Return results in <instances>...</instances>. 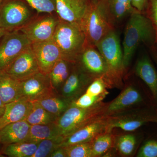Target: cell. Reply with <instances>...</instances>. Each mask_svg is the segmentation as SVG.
Returning <instances> with one entry per match:
<instances>
[{"mask_svg": "<svg viewBox=\"0 0 157 157\" xmlns=\"http://www.w3.org/2000/svg\"><path fill=\"white\" fill-rule=\"evenodd\" d=\"M144 13L136 11L130 15L125 30L123 52L124 67L126 70L139 45L149 47L155 45L156 34L151 20Z\"/></svg>", "mask_w": 157, "mask_h": 157, "instance_id": "cell-1", "label": "cell"}, {"mask_svg": "<svg viewBox=\"0 0 157 157\" xmlns=\"http://www.w3.org/2000/svg\"><path fill=\"white\" fill-rule=\"evenodd\" d=\"M114 22L106 0H91L81 24L88 45L96 47L101 39L114 30Z\"/></svg>", "mask_w": 157, "mask_h": 157, "instance_id": "cell-2", "label": "cell"}, {"mask_svg": "<svg viewBox=\"0 0 157 157\" xmlns=\"http://www.w3.org/2000/svg\"><path fill=\"white\" fill-rule=\"evenodd\" d=\"M52 39L59 48L62 59L72 64L77 63L88 45L81 26L60 19Z\"/></svg>", "mask_w": 157, "mask_h": 157, "instance_id": "cell-3", "label": "cell"}, {"mask_svg": "<svg viewBox=\"0 0 157 157\" xmlns=\"http://www.w3.org/2000/svg\"><path fill=\"white\" fill-rule=\"evenodd\" d=\"M104 58L108 70L109 87H121L126 71L123 63V52L118 35L114 30L109 32L96 45Z\"/></svg>", "mask_w": 157, "mask_h": 157, "instance_id": "cell-4", "label": "cell"}, {"mask_svg": "<svg viewBox=\"0 0 157 157\" xmlns=\"http://www.w3.org/2000/svg\"><path fill=\"white\" fill-rule=\"evenodd\" d=\"M107 104L101 102L86 108L70 105L56 121L60 135L67 137L80 128L106 116Z\"/></svg>", "mask_w": 157, "mask_h": 157, "instance_id": "cell-5", "label": "cell"}, {"mask_svg": "<svg viewBox=\"0 0 157 157\" xmlns=\"http://www.w3.org/2000/svg\"><path fill=\"white\" fill-rule=\"evenodd\" d=\"M157 123V108L155 106L139 107L109 116V129L121 128L134 132L148 123Z\"/></svg>", "mask_w": 157, "mask_h": 157, "instance_id": "cell-6", "label": "cell"}, {"mask_svg": "<svg viewBox=\"0 0 157 157\" xmlns=\"http://www.w3.org/2000/svg\"><path fill=\"white\" fill-rule=\"evenodd\" d=\"M31 7L23 0H6L0 4V29L6 32L18 30L32 18Z\"/></svg>", "mask_w": 157, "mask_h": 157, "instance_id": "cell-7", "label": "cell"}, {"mask_svg": "<svg viewBox=\"0 0 157 157\" xmlns=\"http://www.w3.org/2000/svg\"><path fill=\"white\" fill-rule=\"evenodd\" d=\"M155 106L151 96L138 88L128 85L124 88L115 99L108 103L105 115H113L135 108Z\"/></svg>", "mask_w": 157, "mask_h": 157, "instance_id": "cell-8", "label": "cell"}, {"mask_svg": "<svg viewBox=\"0 0 157 157\" xmlns=\"http://www.w3.org/2000/svg\"><path fill=\"white\" fill-rule=\"evenodd\" d=\"M31 44L26 36L19 30L6 33L0 41V72L6 70Z\"/></svg>", "mask_w": 157, "mask_h": 157, "instance_id": "cell-9", "label": "cell"}, {"mask_svg": "<svg viewBox=\"0 0 157 157\" xmlns=\"http://www.w3.org/2000/svg\"><path fill=\"white\" fill-rule=\"evenodd\" d=\"M59 22V18L53 14L33 17L26 24L19 29L31 43L42 42L52 39Z\"/></svg>", "mask_w": 157, "mask_h": 157, "instance_id": "cell-10", "label": "cell"}, {"mask_svg": "<svg viewBox=\"0 0 157 157\" xmlns=\"http://www.w3.org/2000/svg\"><path fill=\"white\" fill-rule=\"evenodd\" d=\"M21 96L32 102L56 94L48 75L41 72L20 81Z\"/></svg>", "mask_w": 157, "mask_h": 157, "instance_id": "cell-11", "label": "cell"}, {"mask_svg": "<svg viewBox=\"0 0 157 157\" xmlns=\"http://www.w3.org/2000/svg\"><path fill=\"white\" fill-rule=\"evenodd\" d=\"M31 47L36 59L39 71L48 75L54 65L62 59L59 48L52 39L31 44Z\"/></svg>", "mask_w": 157, "mask_h": 157, "instance_id": "cell-12", "label": "cell"}, {"mask_svg": "<svg viewBox=\"0 0 157 157\" xmlns=\"http://www.w3.org/2000/svg\"><path fill=\"white\" fill-rule=\"evenodd\" d=\"M3 72L20 81L40 72L31 45L14 59Z\"/></svg>", "mask_w": 157, "mask_h": 157, "instance_id": "cell-13", "label": "cell"}, {"mask_svg": "<svg viewBox=\"0 0 157 157\" xmlns=\"http://www.w3.org/2000/svg\"><path fill=\"white\" fill-rule=\"evenodd\" d=\"M109 116H104L78 129L71 135L65 137L60 147L92 141L96 137L102 133L109 132Z\"/></svg>", "mask_w": 157, "mask_h": 157, "instance_id": "cell-14", "label": "cell"}, {"mask_svg": "<svg viewBox=\"0 0 157 157\" xmlns=\"http://www.w3.org/2000/svg\"><path fill=\"white\" fill-rule=\"evenodd\" d=\"M80 66H75L62 88V97L75 101L95 79Z\"/></svg>", "mask_w": 157, "mask_h": 157, "instance_id": "cell-15", "label": "cell"}, {"mask_svg": "<svg viewBox=\"0 0 157 157\" xmlns=\"http://www.w3.org/2000/svg\"><path fill=\"white\" fill-rule=\"evenodd\" d=\"M80 66L90 75L94 77H103L109 87L108 70L105 60L97 48L87 45L78 58Z\"/></svg>", "mask_w": 157, "mask_h": 157, "instance_id": "cell-16", "label": "cell"}, {"mask_svg": "<svg viewBox=\"0 0 157 157\" xmlns=\"http://www.w3.org/2000/svg\"><path fill=\"white\" fill-rule=\"evenodd\" d=\"M91 0H55L59 19L81 26Z\"/></svg>", "mask_w": 157, "mask_h": 157, "instance_id": "cell-17", "label": "cell"}, {"mask_svg": "<svg viewBox=\"0 0 157 157\" xmlns=\"http://www.w3.org/2000/svg\"><path fill=\"white\" fill-rule=\"evenodd\" d=\"M136 75L147 86L155 107L157 108V70L147 54L142 55L135 67Z\"/></svg>", "mask_w": 157, "mask_h": 157, "instance_id": "cell-18", "label": "cell"}, {"mask_svg": "<svg viewBox=\"0 0 157 157\" xmlns=\"http://www.w3.org/2000/svg\"><path fill=\"white\" fill-rule=\"evenodd\" d=\"M33 104V102L23 97L6 104L5 112L0 119V130L9 124L25 120Z\"/></svg>", "mask_w": 157, "mask_h": 157, "instance_id": "cell-19", "label": "cell"}, {"mask_svg": "<svg viewBox=\"0 0 157 157\" xmlns=\"http://www.w3.org/2000/svg\"><path fill=\"white\" fill-rule=\"evenodd\" d=\"M30 127L25 120L7 125L0 130V144L6 145L25 141Z\"/></svg>", "mask_w": 157, "mask_h": 157, "instance_id": "cell-20", "label": "cell"}, {"mask_svg": "<svg viewBox=\"0 0 157 157\" xmlns=\"http://www.w3.org/2000/svg\"><path fill=\"white\" fill-rule=\"evenodd\" d=\"M0 97L5 104L22 98L20 81L0 72Z\"/></svg>", "mask_w": 157, "mask_h": 157, "instance_id": "cell-21", "label": "cell"}, {"mask_svg": "<svg viewBox=\"0 0 157 157\" xmlns=\"http://www.w3.org/2000/svg\"><path fill=\"white\" fill-rule=\"evenodd\" d=\"M56 122L46 124L31 125L25 142L39 144L42 140L59 136Z\"/></svg>", "mask_w": 157, "mask_h": 157, "instance_id": "cell-22", "label": "cell"}, {"mask_svg": "<svg viewBox=\"0 0 157 157\" xmlns=\"http://www.w3.org/2000/svg\"><path fill=\"white\" fill-rule=\"evenodd\" d=\"M42 107L51 114L59 117L70 107L72 101L56 94L42 98L37 101Z\"/></svg>", "mask_w": 157, "mask_h": 157, "instance_id": "cell-23", "label": "cell"}, {"mask_svg": "<svg viewBox=\"0 0 157 157\" xmlns=\"http://www.w3.org/2000/svg\"><path fill=\"white\" fill-rule=\"evenodd\" d=\"M107 8L114 21L137 11L133 7L132 0H106Z\"/></svg>", "mask_w": 157, "mask_h": 157, "instance_id": "cell-24", "label": "cell"}, {"mask_svg": "<svg viewBox=\"0 0 157 157\" xmlns=\"http://www.w3.org/2000/svg\"><path fill=\"white\" fill-rule=\"evenodd\" d=\"M38 144L23 142L4 145L2 153L10 157H32L36 151Z\"/></svg>", "mask_w": 157, "mask_h": 157, "instance_id": "cell-25", "label": "cell"}, {"mask_svg": "<svg viewBox=\"0 0 157 157\" xmlns=\"http://www.w3.org/2000/svg\"><path fill=\"white\" fill-rule=\"evenodd\" d=\"M33 103L32 109L25 120L30 125L46 124L56 121L58 117L48 112L37 101Z\"/></svg>", "mask_w": 157, "mask_h": 157, "instance_id": "cell-26", "label": "cell"}, {"mask_svg": "<svg viewBox=\"0 0 157 157\" xmlns=\"http://www.w3.org/2000/svg\"><path fill=\"white\" fill-rule=\"evenodd\" d=\"M70 63L61 59L57 62L48 74L51 84L55 90L63 86L69 77L71 73L69 67Z\"/></svg>", "mask_w": 157, "mask_h": 157, "instance_id": "cell-27", "label": "cell"}, {"mask_svg": "<svg viewBox=\"0 0 157 157\" xmlns=\"http://www.w3.org/2000/svg\"><path fill=\"white\" fill-rule=\"evenodd\" d=\"M91 143L92 157H100L115 145V138L109 131L98 135Z\"/></svg>", "mask_w": 157, "mask_h": 157, "instance_id": "cell-28", "label": "cell"}, {"mask_svg": "<svg viewBox=\"0 0 157 157\" xmlns=\"http://www.w3.org/2000/svg\"><path fill=\"white\" fill-rule=\"evenodd\" d=\"M64 138V137L59 135L42 140L38 144L36 151L32 157H49L54 151L60 147Z\"/></svg>", "mask_w": 157, "mask_h": 157, "instance_id": "cell-29", "label": "cell"}, {"mask_svg": "<svg viewBox=\"0 0 157 157\" xmlns=\"http://www.w3.org/2000/svg\"><path fill=\"white\" fill-rule=\"evenodd\" d=\"M137 138L134 135L128 134L121 135L115 140V145L118 151L122 155L128 156L134 152L136 145Z\"/></svg>", "mask_w": 157, "mask_h": 157, "instance_id": "cell-30", "label": "cell"}, {"mask_svg": "<svg viewBox=\"0 0 157 157\" xmlns=\"http://www.w3.org/2000/svg\"><path fill=\"white\" fill-rule=\"evenodd\" d=\"M64 148L67 157H92L91 142L76 144Z\"/></svg>", "mask_w": 157, "mask_h": 157, "instance_id": "cell-31", "label": "cell"}, {"mask_svg": "<svg viewBox=\"0 0 157 157\" xmlns=\"http://www.w3.org/2000/svg\"><path fill=\"white\" fill-rule=\"evenodd\" d=\"M38 13L52 14L56 11L55 0H25Z\"/></svg>", "mask_w": 157, "mask_h": 157, "instance_id": "cell-32", "label": "cell"}, {"mask_svg": "<svg viewBox=\"0 0 157 157\" xmlns=\"http://www.w3.org/2000/svg\"><path fill=\"white\" fill-rule=\"evenodd\" d=\"M109 87L107 81L103 77H98L94 79L88 86L86 92L95 97L107 96L108 92L107 89Z\"/></svg>", "mask_w": 157, "mask_h": 157, "instance_id": "cell-33", "label": "cell"}, {"mask_svg": "<svg viewBox=\"0 0 157 157\" xmlns=\"http://www.w3.org/2000/svg\"><path fill=\"white\" fill-rule=\"evenodd\" d=\"M106 96H98L95 97L90 95L87 93H85L82 95L80 97L72 101L71 105L76 106L82 108H89L92 107L94 105L102 102Z\"/></svg>", "mask_w": 157, "mask_h": 157, "instance_id": "cell-34", "label": "cell"}, {"mask_svg": "<svg viewBox=\"0 0 157 157\" xmlns=\"http://www.w3.org/2000/svg\"><path fill=\"white\" fill-rule=\"evenodd\" d=\"M137 157H157V139H148L140 147Z\"/></svg>", "mask_w": 157, "mask_h": 157, "instance_id": "cell-35", "label": "cell"}, {"mask_svg": "<svg viewBox=\"0 0 157 157\" xmlns=\"http://www.w3.org/2000/svg\"><path fill=\"white\" fill-rule=\"evenodd\" d=\"M145 13L151 20L156 34L157 43V0H147V6Z\"/></svg>", "mask_w": 157, "mask_h": 157, "instance_id": "cell-36", "label": "cell"}, {"mask_svg": "<svg viewBox=\"0 0 157 157\" xmlns=\"http://www.w3.org/2000/svg\"><path fill=\"white\" fill-rule=\"evenodd\" d=\"M133 7L137 11L145 13L147 6V0H132Z\"/></svg>", "mask_w": 157, "mask_h": 157, "instance_id": "cell-37", "label": "cell"}, {"mask_svg": "<svg viewBox=\"0 0 157 157\" xmlns=\"http://www.w3.org/2000/svg\"><path fill=\"white\" fill-rule=\"evenodd\" d=\"M49 157H67V153L64 147H59L54 151Z\"/></svg>", "mask_w": 157, "mask_h": 157, "instance_id": "cell-38", "label": "cell"}, {"mask_svg": "<svg viewBox=\"0 0 157 157\" xmlns=\"http://www.w3.org/2000/svg\"><path fill=\"white\" fill-rule=\"evenodd\" d=\"M151 56L157 67V49L155 45L149 47Z\"/></svg>", "mask_w": 157, "mask_h": 157, "instance_id": "cell-39", "label": "cell"}, {"mask_svg": "<svg viewBox=\"0 0 157 157\" xmlns=\"http://www.w3.org/2000/svg\"><path fill=\"white\" fill-rule=\"evenodd\" d=\"M6 33L7 32H6V31L0 29V41H1V39H2L3 36L6 34Z\"/></svg>", "mask_w": 157, "mask_h": 157, "instance_id": "cell-40", "label": "cell"}, {"mask_svg": "<svg viewBox=\"0 0 157 157\" xmlns=\"http://www.w3.org/2000/svg\"><path fill=\"white\" fill-rule=\"evenodd\" d=\"M5 108H6V106H5V107L0 108V119L2 116L3 114H4V112H5Z\"/></svg>", "mask_w": 157, "mask_h": 157, "instance_id": "cell-41", "label": "cell"}, {"mask_svg": "<svg viewBox=\"0 0 157 157\" xmlns=\"http://www.w3.org/2000/svg\"><path fill=\"white\" fill-rule=\"evenodd\" d=\"M6 106V104H4V102L2 101V99H1V97H0V108L1 107H5Z\"/></svg>", "mask_w": 157, "mask_h": 157, "instance_id": "cell-42", "label": "cell"}, {"mask_svg": "<svg viewBox=\"0 0 157 157\" xmlns=\"http://www.w3.org/2000/svg\"><path fill=\"white\" fill-rule=\"evenodd\" d=\"M3 0H0V4H1Z\"/></svg>", "mask_w": 157, "mask_h": 157, "instance_id": "cell-43", "label": "cell"}, {"mask_svg": "<svg viewBox=\"0 0 157 157\" xmlns=\"http://www.w3.org/2000/svg\"><path fill=\"white\" fill-rule=\"evenodd\" d=\"M156 44H157V45H156V46H155V47H156V48L157 49V43H156Z\"/></svg>", "mask_w": 157, "mask_h": 157, "instance_id": "cell-44", "label": "cell"}, {"mask_svg": "<svg viewBox=\"0 0 157 157\" xmlns=\"http://www.w3.org/2000/svg\"></svg>", "mask_w": 157, "mask_h": 157, "instance_id": "cell-45", "label": "cell"}]
</instances>
